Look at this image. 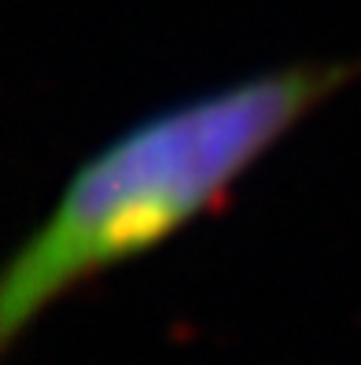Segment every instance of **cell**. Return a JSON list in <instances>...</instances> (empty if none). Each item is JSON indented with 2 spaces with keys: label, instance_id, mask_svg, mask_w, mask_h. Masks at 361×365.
I'll use <instances>...</instances> for the list:
<instances>
[{
  "label": "cell",
  "instance_id": "obj_1",
  "mask_svg": "<svg viewBox=\"0 0 361 365\" xmlns=\"http://www.w3.org/2000/svg\"><path fill=\"white\" fill-rule=\"evenodd\" d=\"M354 74L357 63H291L174 103L103 144L0 273V343L81 281L140 259L206 214Z\"/></svg>",
  "mask_w": 361,
  "mask_h": 365
}]
</instances>
